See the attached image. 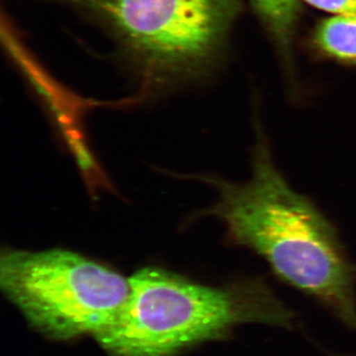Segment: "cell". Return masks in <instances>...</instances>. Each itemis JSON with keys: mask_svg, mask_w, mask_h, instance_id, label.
I'll use <instances>...</instances> for the list:
<instances>
[{"mask_svg": "<svg viewBox=\"0 0 356 356\" xmlns=\"http://www.w3.org/2000/svg\"><path fill=\"white\" fill-rule=\"evenodd\" d=\"M108 35L143 95H163L216 67L238 0H51Z\"/></svg>", "mask_w": 356, "mask_h": 356, "instance_id": "obj_3", "label": "cell"}, {"mask_svg": "<svg viewBox=\"0 0 356 356\" xmlns=\"http://www.w3.org/2000/svg\"><path fill=\"white\" fill-rule=\"evenodd\" d=\"M298 1V0H296ZM332 16H356V0H302Z\"/></svg>", "mask_w": 356, "mask_h": 356, "instance_id": "obj_7", "label": "cell"}, {"mask_svg": "<svg viewBox=\"0 0 356 356\" xmlns=\"http://www.w3.org/2000/svg\"><path fill=\"white\" fill-rule=\"evenodd\" d=\"M261 16L284 58H291L292 40L296 25L298 1L296 0H250Z\"/></svg>", "mask_w": 356, "mask_h": 356, "instance_id": "obj_6", "label": "cell"}, {"mask_svg": "<svg viewBox=\"0 0 356 356\" xmlns=\"http://www.w3.org/2000/svg\"><path fill=\"white\" fill-rule=\"evenodd\" d=\"M2 291L40 331L57 339L97 336L114 322L130 281L70 250L7 248L0 257Z\"/></svg>", "mask_w": 356, "mask_h": 356, "instance_id": "obj_4", "label": "cell"}, {"mask_svg": "<svg viewBox=\"0 0 356 356\" xmlns=\"http://www.w3.org/2000/svg\"><path fill=\"white\" fill-rule=\"evenodd\" d=\"M252 175L245 184L208 178L219 198L204 212L224 222L232 243L261 255L276 275L315 297L356 330V274L336 229L274 165L255 127Z\"/></svg>", "mask_w": 356, "mask_h": 356, "instance_id": "obj_1", "label": "cell"}, {"mask_svg": "<svg viewBox=\"0 0 356 356\" xmlns=\"http://www.w3.org/2000/svg\"><path fill=\"white\" fill-rule=\"evenodd\" d=\"M113 323L95 336L116 356H168L217 339L236 325H291L292 313L261 280L226 287L199 284L163 268L134 274Z\"/></svg>", "mask_w": 356, "mask_h": 356, "instance_id": "obj_2", "label": "cell"}, {"mask_svg": "<svg viewBox=\"0 0 356 356\" xmlns=\"http://www.w3.org/2000/svg\"><path fill=\"white\" fill-rule=\"evenodd\" d=\"M312 40L325 57L356 65V16L325 18L316 26Z\"/></svg>", "mask_w": 356, "mask_h": 356, "instance_id": "obj_5", "label": "cell"}]
</instances>
